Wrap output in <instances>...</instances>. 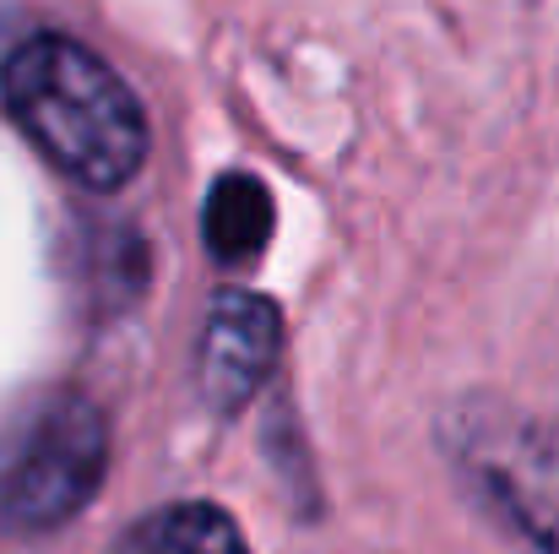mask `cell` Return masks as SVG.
Masks as SVG:
<instances>
[{
  "instance_id": "obj_1",
  "label": "cell",
  "mask_w": 559,
  "mask_h": 554,
  "mask_svg": "<svg viewBox=\"0 0 559 554\" xmlns=\"http://www.w3.org/2000/svg\"><path fill=\"white\" fill-rule=\"evenodd\" d=\"M0 98L27 142L76 185L120 190L147 164V115L76 38L33 33L0 66Z\"/></svg>"
},
{
  "instance_id": "obj_2",
  "label": "cell",
  "mask_w": 559,
  "mask_h": 554,
  "mask_svg": "<svg viewBox=\"0 0 559 554\" xmlns=\"http://www.w3.org/2000/svg\"><path fill=\"white\" fill-rule=\"evenodd\" d=\"M440 446L462 484L538 554H559V429L506 397H462L440 413Z\"/></svg>"
},
{
  "instance_id": "obj_3",
  "label": "cell",
  "mask_w": 559,
  "mask_h": 554,
  "mask_svg": "<svg viewBox=\"0 0 559 554\" xmlns=\"http://www.w3.org/2000/svg\"><path fill=\"white\" fill-rule=\"evenodd\" d=\"M104 468H109L104 413L76 391L49 397L0 451V528L44 533L71 522L98 495Z\"/></svg>"
},
{
  "instance_id": "obj_4",
  "label": "cell",
  "mask_w": 559,
  "mask_h": 554,
  "mask_svg": "<svg viewBox=\"0 0 559 554\" xmlns=\"http://www.w3.org/2000/svg\"><path fill=\"white\" fill-rule=\"evenodd\" d=\"M283 349V316L272 299L261 294H217L206 332H201V359H195V380L212 413H239L261 380L277 365Z\"/></svg>"
},
{
  "instance_id": "obj_5",
  "label": "cell",
  "mask_w": 559,
  "mask_h": 554,
  "mask_svg": "<svg viewBox=\"0 0 559 554\" xmlns=\"http://www.w3.org/2000/svg\"><path fill=\"white\" fill-rule=\"evenodd\" d=\"M201 239H206L212 261L250 267L266 250V239H272V196H266V185L250 180V175H223L206 190Z\"/></svg>"
},
{
  "instance_id": "obj_6",
  "label": "cell",
  "mask_w": 559,
  "mask_h": 554,
  "mask_svg": "<svg viewBox=\"0 0 559 554\" xmlns=\"http://www.w3.org/2000/svg\"><path fill=\"white\" fill-rule=\"evenodd\" d=\"M115 554H245V533L223 506L180 500L126 528Z\"/></svg>"
}]
</instances>
